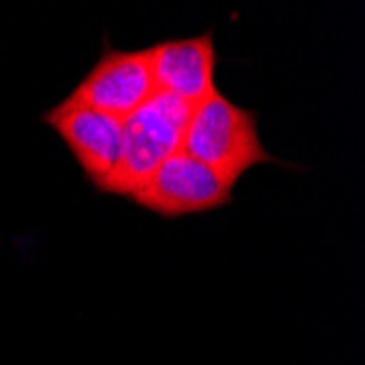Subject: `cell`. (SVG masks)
<instances>
[{"label":"cell","mask_w":365,"mask_h":365,"mask_svg":"<svg viewBox=\"0 0 365 365\" xmlns=\"http://www.w3.org/2000/svg\"><path fill=\"white\" fill-rule=\"evenodd\" d=\"M42 120L68 147L83 175L101 190L118 169L123 155V120L68 98L51 108Z\"/></svg>","instance_id":"5b68a950"},{"label":"cell","mask_w":365,"mask_h":365,"mask_svg":"<svg viewBox=\"0 0 365 365\" xmlns=\"http://www.w3.org/2000/svg\"><path fill=\"white\" fill-rule=\"evenodd\" d=\"M127 199L153 215L175 219L230 204L232 186L204 162L180 149L151 171Z\"/></svg>","instance_id":"3957f363"},{"label":"cell","mask_w":365,"mask_h":365,"mask_svg":"<svg viewBox=\"0 0 365 365\" xmlns=\"http://www.w3.org/2000/svg\"><path fill=\"white\" fill-rule=\"evenodd\" d=\"M190 106L155 92L149 101L123 120V155L118 169L101 192L127 197L151 171L182 149Z\"/></svg>","instance_id":"7a4b0ae2"},{"label":"cell","mask_w":365,"mask_h":365,"mask_svg":"<svg viewBox=\"0 0 365 365\" xmlns=\"http://www.w3.org/2000/svg\"><path fill=\"white\" fill-rule=\"evenodd\" d=\"M182 149L232 188L256 164H278L260 143L256 114L230 101L219 90L190 108Z\"/></svg>","instance_id":"6da1fadb"},{"label":"cell","mask_w":365,"mask_h":365,"mask_svg":"<svg viewBox=\"0 0 365 365\" xmlns=\"http://www.w3.org/2000/svg\"><path fill=\"white\" fill-rule=\"evenodd\" d=\"M155 88L190 108L217 90V51L212 31L195 38L167 40L149 46Z\"/></svg>","instance_id":"8992f818"},{"label":"cell","mask_w":365,"mask_h":365,"mask_svg":"<svg viewBox=\"0 0 365 365\" xmlns=\"http://www.w3.org/2000/svg\"><path fill=\"white\" fill-rule=\"evenodd\" d=\"M155 92L149 48L118 51L106 44L98 61L66 98L125 120Z\"/></svg>","instance_id":"277c9868"}]
</instances>
